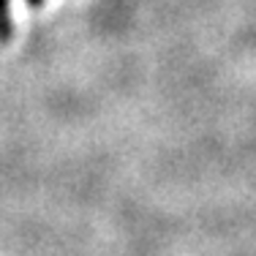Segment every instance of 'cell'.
<instances>
[{
  "mask_svg": "<svg viewBox=\"0 0 256 256\" xmlns=\"http://www.w3.org/2000/svg\"><path fill=\"white\" fill-rule=\"evenodd\" d=\"M11 0H0V44L11 38Z\"/></svg>",
  "mask_w": 256,
  "mask_h": 256,
  "instance_id": "obj_1",
  "label": "cell"
},
{
  "mask_svg": "<svg viewBox=\"0 0 256 256\" xmlns=\"http://www.w3.org/2000/svg\"><path fill=\"white\" fill-rule=\"evenodd\" d=\"M28 3H30V6H41L44 0H28Z\"/></svg>",
  "mask_w": 256,
  "mask_h": 256,
  "instance_id": "obj_2",
  "label": "cell"
}]
</instances>
